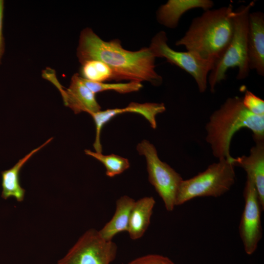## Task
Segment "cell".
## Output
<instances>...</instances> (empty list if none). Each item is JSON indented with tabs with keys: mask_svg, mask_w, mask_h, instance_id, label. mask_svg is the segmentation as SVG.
Returning <instances> with one entry per match:
<instances>
[{
	"mask_svg": "<svg viewBox=\"0 0 264 264\" xmlns=\"http://www.w3.org/2000/svg\"><path fill=\"white\" fill-rule=\"evenodd\" d=\"M76 55L81 64L93 60L103 62L112 70L113 80L146 81L154 86L163 81L155 70V57L149 47L126 50L119 40L104 41L89 27L80 33Z\"/></svg>",
	"mask_w": 264,
	"mask_h": 264,
	"instance_id": "obj_1",
	"label": "cell"
},
{
	"mask_svg": "<svg viewBox=\"0 0 264 264\" xmlns=\"http://www.w3.org/2000/svg\"><path fill=\"white\" fill-rule=\"evenodd\" d=\"M231 4L205 11L194 18L184 35L176 42L200 59L215 64L222 56L233 36Z\"/></svg>",
	"mask_w": 264,
	"mask_h": 264,
	"instance_id": "obj_2",
	"label": "cell"
},
{
	"mask_svg": "<svg viewBox=\"0 0 264 264\" xmlns=\"http://www.w3.org/2000/svg\"><path fill=\"white\" fill-rule=\"evenodd\" d=\"M243 128L250 130L254 140H264V116L251 113L243 105L242 97L228 98L210 116L205 126V140L218 159L232 158L230 153L234 135Z\"/></svg>",
	"mask_w": 264,
	"mask_h": 264,
	"instance_id": "obj_3",
	"label": "cell"
},
{
	"mask_svg": "<svg viewBox=\"0 0 264 264\" xmlns=\"http://www.w3.org/2000/svg\"><path fill=\"white\" fill-rule=\"evenodd\" d=\"M254 2L242 5L234 10L233 14V33L231 40L221 57L214 64L208 77V84L211 92L217 85L225 79L227 70L237 67V79L241 80L249 75L247 53L248 19Z\"/></svg>",
	"mask_w": 264,
	"mask_h": 264,
	"instance_id": "obj_4",
	"label": "cell"
},
{
	"mask_svg": "<svg viewBox=\"0 0 264 264\" xmlns=\"http://www.w3.org/2000/svg\"><path fill=\"white\" fill-rule=\"evenodd\" d=\"M235 180L234 166L230 160L220 159L193 177L183 179L177 193L176 206L196 198L220 197L230 190Z\"/></svg>",
	"mask_w": 264,
	"mask_h": 264,
	"instance_id": "obj_5",
	"label": "cell"
},
{
	"mask_svg": "<svg viewBox=\"0 0 264 264\" xmlns=\"http://www.w3.org/2000/svg\"><path fill=\"white\" fill-rule=\"evenodd\" d=\"M136 150L146 161L148 180L162 199L167 211H172L176 206V199L183 178L179 174L159 158L155 146L144 139Z\"/></svg>",
	"mask_w": 264,
	"mask_h": 264,
	"instance_id": "obj_6",
	"label": "cell"
},
{
	"mask_svg": "<svg viewBox=\"0 0 264 264\" xmlns=\"http://www.w3.org/2000/svg\"><path fill=\"white\" fill-rule=\"evenodd\" d=\"M165 31L157 33L152 38L149 48L154 56L164 58L190 74L195 80L199 92L203 93L207 87L208 77L214 64L199 58L192 53L177 51L171 48L167 43Z\"/></svg>",
	"mask_w": 264,
	"mask_h": 264,
	"instance_id": "obj_7",
	"label": "cell"
},
{
	"mask_svg": "<svg viewBox=\"0 0 264 264\" xmlns=\"http://www.w3.org/2000/svg\"><path fill=\"white\" fill-rule=\"evenodd\" d=\"M117 246L94 229L87 230L57 264H110L116 258Z\"/></svg>",
	"mask_w": 264,
	"mask_h": 264,
	"instance_id": "obj_8",
	"label": "cell"
},
{
	"mask_svg": "<svg viewBox=\"0 0 264 264\" xmlns=\"http://www.w3.org/2000/svg\"><path fill=\"white\" fill-rule=\"evenodd\" d=\"M243 194L244 206L239 233L245 253L250 255L256 250L262 237L261 215L264 210L254 183L247 177Z\"/></svg>",
	"mask_w": 264,
	"mask_h": 264,
	"instance_id": "obj_9",
	"label": "cell"
},
{
	"mask_svg": "<svg viewBox=\"0 0 264 264\" xmlns=\"http://www.w3.org/2000/svg\"><path fill=\"white\" fill-rule=\"evenodd\" d=\"M247 53L250 70L264 76V14L250 12L248 19Z\"/></svg>",
	"mask_w": 264,
	"mask_h": 264,
	"instance_id": "obj_10",
	"label": "cell"
},
{
	"mask_svg": "<svg viewBox=\"0 0 264 264\" xmlns=\"http://www.w3.org/2000/svg\"><path fill=\"white\" fill-rule=\"evenodd\" d=\"M166 110L165 105L158 103H138L131 102L123 108L110 109L100 110L89 114L93 119L96 128V135H101L103 126L115 116L127 112L141 114L150 123L151 127L155 129L157 127L156 116Z\"/></svg>",
	"mask_w": 264,
	"mask_h": 264,
	"instance_id": "obj_11",
	"label": "cell"
},
{
	"mask_svg": "<svg viewBox=\"0 0 264 264\" xmlns=\"http://www.w3.org/2000/svg\"><path fill=\"white\" fill-rule=\"evenodd\" d=\"M255 144L248 155L232 158V164L240 167L246 173V177L254 183L262 207L264 208V140H254Z\"/></svg>",
	"mask_w": 264,
	"mask_h": 264,
	"instance_id": "obj_12",
	"label": "cell"
},
{
	"mask_svg": "<svg viewBox=\"0 0 264 264\" xmlns=\"http://www.w3.org/2000/svg\"><path fill=\"white\" fill-rule=\"evenodd\" d=\"M61 95L65 105L75 114L82 112L90 114L101 110L95 94L85 85L79 73L73 74L69 87L64 88Z\"/></svg>",
	"mask_w": 264,
	"mask_h": 264,
	"instance_id": "obj_13",
	"label": "cell"
},
{
	"mask_svg": "<svg viewBox=\"0 0 264 264\" xmlns=\"http://www.w3.org/2000/svg\"><path fill=\"white\" fill-rule=\"evenodd\" d=\"M213 5L211 0H169L157 10L156 19L163 26L175 28L181 17L188 11L200 8L205 11L211 9Z\"/></svg>",
	"mask_w": 264,
	"mask_h": 264,
	"instance_id": "obj_14",
	"label": "cell"
},
{
	"mask_svg": "<svg viewBox=\"0 0 264 264\" xmlns=\"http://www.w3.org/2000/svg\"><path fill=\"white\" fill-rule=\"evenodd\" d=\"M53 138L46 140L40 146L31 151L12 168L1 172L2 192L1 197L4 199L14 197L18 201L21 202L23 200L25 190L22 188L20 183L19 175L20 171L24 164L31 156L48 144Z\"/></svg>",
	"mask_w": 264,
	"mask_h": 264,
	"instance_id": "obj_15",
	"label": "cell"
},
{
	"mask_svg": "<svg viewBox=\"0 0 264 264\" xmlns=\"http://www.w3.org/2000/svg\"><path fill=\"white\" fill-rule=\"evenodd\" d=\"M135 200L125 195L116 201L115 213L111 219L99 232L101 237L107 241H112L118 233L128 232L131 211Z\"/></svg>",
	"mask_w": 264,
	"mask_h": 264,
	"instance_id": "obj_16",
	"label": "cell"
},
{
	"mask_svg": "<svg viewBox=\"0 0 264 264\" xmlns=\"http://www.w3.org/2000/svg\"><path fill=\"white\" fill-rule=\"evenodd\" d=\"M155 201L153 197H145L135 201L129 224L128 233L133 240L141 238L147 230Z\"/></svg>",
	"mask_w": 264,
	"mask_h": 264,
	"instance_id": "obj_17",
	"label": "cell"
},
{
	"mask_svg": "<svg viewBox=\"0 0 264 264\" xmlns=\"http://www.w3.org/2000/svg\"><path fill=\"white\" fill-rule=\"evenodd\" d=\"M86 154L99 161L105 166L106 175L110 177L121 174L129 168L130 164L127 158L113 154L104 155L102 153L85 150Z\"/></svg>",
	"mask_w": 264,
	"mask_h": 264,
	"instance_id": "obj_18",
	"label": "cell"
},
{
	"mask_svg": "<svg viewBox=\"0 0 264 264\" xmlns=\"http://www.w3.org/2000/svg\"><path fill=\"white\" fill-rule=\"evenodd\" d=\"M80 75L89 81L105 83L113 80L111 69L103 62L98 60H89L81 64Z\"/></svg>",
	"mask_w": 264,
	"mask_h": 264,
	"instance_id": "obj_19",
	"label": "cell"
},
{
	"mask_svg": "<svg viewBox=\"0 0 264 264\" xmlns=\"http://www.w3.org/2000/svg\"><path fill=\"white\" fill-rule=\"evenodd\" d=\"M83 80L85 85L95 94L107 90H112L120 94H126L138 91L143 87L141 82L136 81L110 84L91 82L84 78Z\"/></svg>",
	"mask_w": 264,
	"mask_h": 264,
	"instance_id": "obj_20",
	"label": "cell"
},
{
	"mask_svg": "<svg viewBox=\"0 0 264 264\" xmlns=\"http://www.w3.org/2000/svg\"><path fill=\"white\" fill-rule=\"evenodd\" d=\"M242 102L244 107L253 114L264 116V100L250 91L246 90Z\"/></svg>",
	"mask_w": 264,
	"mask_h": 264,
	"instance_id": "obj_21",
	"label": "cell"
},
{
	"mask_svg": "<svg viewBox=\"0 0 264 264\" xmlns=\"http://www.w3.org/2000/svg\"><path fill=\"white\" fill-rule=\"evenodd\" d=\"M128 264H176L168 257L159 254H148L130 262Z\"/></svg>",
	"mask_w": 264,
	"mask_h": 264,
	"instance_id": "obj_22",
	"label": "cell"
},
{
	"mask_svg": "<svg viewBox=\"0 0 264 264\" xmlns=\"http://www.w3.org/2000/svg\"><path fill=\"white\" fill-rule=\"evenodd\" d=\"M4 1L0 0V65L5 50V43L3 34Z\"/></svg>",
	"mask_w": 264,
	"mask_h": 264,
	"instance_id": "obj_23",
	"label": "cell"
}]
</instances>
